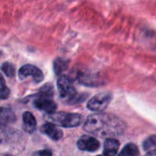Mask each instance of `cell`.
<instances>
[{
    "mask_svg": "<svg viewBox=\"0 0 156 156\" xmlns=\"http://www.w3.org/2000/svg\"><path fill=\"white\" fill-rule=\"evenodd\" d=\"M125 130V123L118 117L107 113H94L90 115L85 123L84 131L100 137L120 135Z\"/></svg>",
    "mask_w": 156,
    "mask_h": 156,
    "instance_id": "obj_1",
    "label": "cell"
},
{
    "mask_svg": "<svg viewBox=\"0 0 156 156\" xmlns=\"http://www.w3.org/2000/svg\"><path fill=\"white\" fill-rule=\"evenodd\" d=\"M59 95L62 99L67 98L69 103H71L77 97L78 93L73 86L72 80L66 75H60L57 81Z\"/></svg>",
    "mask_w": 156,
    "mask_h": 156,
    "instance_id": "obj_2",
    "label": "cell"
},
{
    "mask_svg": "<svg viewBox=\"0 0 156 156\" xmlns=\"http://www.w3.org/2000/svg\"><path fill=\"white\" fill-rule=\"evenodd\" d=\"M52 122L67 128L76 127L82 122V116L79 113H69V112H58L53 113L50 116Z\"/></svg>",
    "mask_w": 156,
    "mask_h": 156,
    "instance_id": "obj_3",
    "label": "cell"
},
{
    "mask_svg": "<svg viewBox=\"0 0 156 156\" xmlns=\"http://www.w3.org/2000/svg\"><path fill=\"white\" fill-rule=\"evenodd\" d=\"M112 101V95L109 93H100L92 97L89 101L87 108L92 112L104 111Z\"/></svg>",
    "mask_w": 156,
    "mask_h": 156,
    "instance_id": "obj_4",
    "label": "cell"
},
{
    "mask_svg": "<svg viewBox=\"0 0 156 156\" xmlns=\"http://www.w3.org/2000/svg\"><path fill=\"white\" fill-rule=\"evenodd\" d=\"M18 76L20 80H25L26 78L30 76L33 78V80L37 83L41 82L44 79L42 71L38 68L33 65H29V64L24 65L23 67L20 68L18 71Z\"/></svg>",
    "mask_w": 156,
    "mask_h": 156,
    "instance_id": "obj_5",
    "label": "cell"
},
{
    "mask_svg": "<svg viewBox=\"0 0 156 156\" xmlns=\"http://www.w3.org/2000/svg\"><path fill=\"white\" fill-rule=\"evenodd\" d=\"M34 105L37 109L49 114H53L57 110V105L52 101L51 98L40 96V95H37V98L34 101Z\"/></svg>",
    "mask_w": 156,
    "mask_h": 156,
    "instance_id": "obj_6",
    "label": "cell"
},
{
    "mask_svg": "<svg viewBox=\"0 0 156 156\" xmlns=\"http://www.w3.org/2000/svg\"><path fill=\"white\" fill-rule=\"evenodd\" d=\"M77 146L81 151L95 152L100 147V143L93 137L89 135H84L80 138L77 142Z\"/></svg>",
    "mask_w": 156,
    "mask_h": 156,
    "instance_id": "obj_7",
    "label": "cell"
},
{
    "mask_svg": "<svg viewBox=\"0 0 156 156\" xmlns=\"http://www.w3.org/2000/svg\"><path fill=\"white\" fill-rule=\"evenodd\" d=\"M40 131L54 141H58L63 136L62 131L51 122H47L44 125H42Z\"/></svg>",
    "mask_w": 156,
    "mask_h": 156,
    "instance_id": "obj_8",
    "label": "cell"
},
{
    "mask_svg": "<svg viewBox=\"0 0 156 156\" xmlns=\"http://www.w3.org/2000/svg\"><path fill=\"white\" fill-rule=\"evenodd\" d=\"M78 80L86 86H98L101 84L100 83L99 76L90 72H80L78 75Z\"/></svg>",
    "mask_w": 156,
    "mask_h": 156,
    "instance_id": "obj_9",
    "label": "cell"
},
{
    "mask_svg": "<svg viewBox=\"0 0 156 156\" xmlns=\"http://www.w3.org/2000/svg\"><path fill=\"white\" fill-rule=\"evenodd\" d=\"M120 144L117 140L112 138H108L103 146V154L104 156H115L118 149H119Z\"/></svg>",
    "mask_w": 156,
    "mask_h": 156,
    "instance_id": "obj_10",
    "label": "cell"
},
{
    "mask_svg": "<svg viewBox=\"0 0 156 156\" xmlns=\"http://www.w3.org/2000/svg\"><path fill=\"white\" fill-rule=\"evenodd\" d=\"M36 127H37V122H36L34 115L29 112H24V114H23V128H24V130L27 133H31L35 131Z\"/></svg>",
    "mask_w": 156,
    "mask_h": 156,
    "instance_id": "obj_11",
    "label": "cell"
},
{
    "mask_svg": "<svg viewBox=\"0 0 156 156\" xmlns=\"http://www.w3.org/2000/svg\"><path fill=\"white\" fill-rule=\"evenodd\" d=\"M16 121V115L10 109H2L1 112V124L2 126L12 123Z\"/></svg>",
    "mask_w": 156,
    "mask_h": 156,
    "instance_id": "obj_12",
    "label": "cell"
},
{
    "mask_svg": "<svg viewBox=\"0 0 156 156\" xmlns=\"http://www.w3.org/2000/svg\"><path fill=\"white\" fill-rule=\"evenodd\" d=\"M53 67H54V71L57 75H59L61 74L64 70H66L69 67V61L66 60V59H63V58H57L55 59L54 61V64H53Z\"/></svg>",
    "mask_w": 156,
    "mask_h": 156,
    "instance_id": "obj_13",
    "label": "cell"
},
{
    "mask_svg": "<svg viewBox=\"0 0 156 156\" xmlns=\"http://www.w3.org/2000/svg\"><path fill=\"white\" fill-rule=\"evenodd\" d=\"M139 150L137 146L133 144H128L124 146L122 151L119 154L118 156H138Z\"/></svg>",
    "mask_w": 156,
    "mask_h": 156,
    "instance_id": "obj_14",
    "label": "cell"
},
{
    "mask_svg": "<svg viewBox=\"0 0 156 156\" xmlns=\"http://www.w3.org/2000/svg\"><path fill=\"white\" fill-rule=\"evenodd\" d=\"M1 69L2 71L5 73V76L9 77V78H12L15 76V73H16V69L14 67V65L10 62H5L3 63L2 67H1Z\"/></svg>",
    "mask_w": 156,
    "mask_h": 156,
    "instance_id": "obj_15",
    "label": "cell"
},
{
    "mask_svg": "<svg viewBox=\"0 0 156 156\" xmlns=\"http://www.w3.org/2000/svg\"><path fill=\"white\" fill-rule=\"evenodd\" d=\"M144 149L148 152L156 150V136H150L144 143Z\"/></svg>",
    "mask_w": 156,
    "mask_h": 156,
    "instance_id": "obj_16",
    "label": "cell"
},
{
    "mask_svg": "<svg viewBox=\"0 0 156 156\" xmlns=\"http://www.w3.org/2000/svg\"><path fill=\"white\" fill-rule=\"evenodd\" d=\"M37 95L52 98V96H53V87H52V85L50 83H47L46 85H44L39 90V92H38Z\"/></svg>",
    "mask_w": 156,
    "mask_h": 156,
    "instance_id": "obj_17",
    "label": "cell"
},
{
    "mask_svg": "<svg viewBox=\"0 0 156 156\" xmlns=\"http://www.w3.org/2000/svg\"><path fill=\"white\" fill-rule=\"evenodd\" d=\"M10 94V90L9 89L5 86V80L4 78H1V99L2 100H5Z\"/></svg>",
    "mask_w": 156,
    "mask_h": 156,
    "instance_id": "obj_18",
    "label": "cell"
},
{
    "mask_svg": "<svg viewBox=\"0 0 156 156\" xmlns=\"http://www.w3.org/2000/svg\"><path fill=\"white\" fill-rule=\"evenodd\" d=\"M32 156H52V153L49 150H41L35 152Z\"/></svg>",
    "mask_w": 156,
    "mask_h": 156,
    "instance_id": "obj_19",
    "label": "cell"
},
{
    "mask_svg": "<svg viewBox=\"0 0 156 156\" xmlns=\"http://www.w3.org/2000/svg\"><path fill=\"white\" fill-rule=\"evenodd\" d=\"M145 156H156V150L152 151V152H149Z\"/></svg>",
    "mask_w": 156,
    "mask_h": 156,
    "instance_id": "obj_20",
    "label": "cell"
},
{
    "mask_svg": "<svg viewBox=\"0 0 156 156\" xmlns=\"http://www.w3.org/2000/svg\"><path fill=\"white\" fill-rule=\"evenodd\" d=\"M98 156H102V155H98Z\"/></svg>",
    "mask_w": 156,
    "mask_h": 156,
    "instance_id": "obj_21",
    "label": "cell"
},
{
    "mask_svg": "<svg viewBox=\"0 0 156 156\" xmlns=\"http://www.w3.org/2000/svg\"><path fill=\"white\" fill-rule=\"evenodd\" d=\"M5 156H9V155H5Z\"/></svg>",
    "mask_w": 156,
    "mask_h": 156,
    "instance_id": "obj_22",
    "label": "cell"
}]
</instances>
